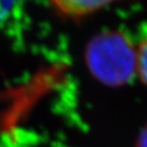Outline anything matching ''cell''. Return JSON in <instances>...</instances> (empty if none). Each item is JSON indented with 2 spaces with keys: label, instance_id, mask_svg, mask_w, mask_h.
Masks as SVG:
<instances>
[{
  "label": "cell",
  "instance_id": "obj_1",
  "mask_svg": "<svg viewBox=\"0 0 147 147\" xmlns=\"http://www.w3.org/2000/svg\"><path fill=\"white\" fill-rule=\"evenodd\" d=\"M85 60L90 73L108 86H121L136 73V48L123 33H100L88 42Z\"/></svg>",
  "mask_w": 147,
  "mask_h": 147
},
{
  "label": "cell",
  "instance_id": "obj_4",
  "mask_svg": "<svg viewBox=\"0 0 147 147\" xmlns=\"http://www.w3.org/2000/svg\"><path fill=\"white\" fill-rule=\"evenodd\" d=\"M136 147H147V125L143 129L137 138Z\"/></svg>",
  "mask_w": 147,
  "mask_h": 147
},
{
  "label": "cell",
  "instance_id": "obj_3",
  "mask_svg": "<svg viewBox=\"0 0 147 147\" xmlns=\"http://www.w3.org/2000/svg\"><path fill=\"white\" fill-rule=\"evenodd\" d=\"M136 73L147 85V36L136 47Z\"/></svg>",
  "mask_w": 147,
  "mask_h": 147
},
{
  "label": "cell",
  "instance_id": "obj_2",
  "mask_svg": "<svg viewBox=\"0 0 147 147\" xmlns=\"http://www.w3.org/2000/svg\"><path fill=\"white\" fill-rule=\"evenodd\" d=\"M53 7L59 13L69 18H81L106 7V1H55Z\"/></svg>",
  "mask_w": 147,
  "mask_h": 147
}]
</instances>
